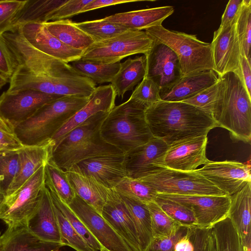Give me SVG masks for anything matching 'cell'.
I'll use <instances>...</instances> for the list:
<instances>
[{"mask_svg": "<svg viewBox=\"0 0 251 251\" xmlns=\"http://www.w3.org/2000/svg\"><path fill=\"white\" fill-rule=\"evenodd\" d=\"M153 44L152 39L145 31L129 30L110 39L94 42L83 51L80 59L103 63H116L130 55H146Z\"/></svg>", "mask_w": 251, "mask_h": 251, "instance_id": "9c48e42d", "label": "cell"}, {"mask_svg": "<svg viewBox=\"0 0 251 251\" xmlns=\"http://www.w3.org/2000/svg\"><path fill=\"white\" fill-rule=\"evenodd\" d=\"M70 65L77 74L87 77L95 84H101L111 82L119 70L121 63H103L80 59Z\"/></svg>", "mask_w": 251, "mask_h": 251, "instance_id": "836d02e7", "label": "cell"}, {"mask_svg": "<svg viewBox=\"0 0 251 251\" xmlns=\"http://www.w3.org/2000/svg\"><path fill=\"white\" fill-rule=\"evenodd\" d=\"M230 197L228 217L243 240L251 236V182Z\"/></svg>", "mask_w": 251, "mask_h": 251, "instance_id": "f1b7e54d", "label": "cell"}, {"mask_svg": "<svg viewBox=\"0 0 251 251\" xmlns=\"http://www.w3.org/2000/svg\"><path fill=\"white\" fill-rule=\"evenodd\" d=\"M138 1L137 0H92L83 7L80 13L109 6Z\"/></svg>", "mask_w": 251, "mask_h": 251, "instance_id": "11a10c76", "label": "cell"}, {"mask_svg": "<svg viewBox=\"0 0 251 251\" xmlns=\"http://www.w3.org/2000/svg\"><path fill=\"white\" fill-rule=\"evenodd\" d=\"M0 251H59L61 243L43 241L26 227L8 229L1 234Z\"/></svg>", "mask_w": 251, "mask_h": 251, "instance_id": "4316f807", "label": "cell"}, {"mask_svg": "<svg viewBox=\"0 0 251 251\" xmlns=\"http://www.w3.org/2000/svg\"><path fill=\"white\" fill-rule=\"evenodd\" d=\"M235 73L239 77L249 95L251 96V64L244 56H241L239 67Z\"/></svg>", "mask_w": 251, "mask_h": 251, "instance_id": "db71d44e", "label": "cell"}, {"mask_svg": "<svg viewBox=\"0 0 251 251\" xmlns=\"http://www.w3.org/2000/svg\"><path fill=\"white\" fill-rule=\"evenodd\" d=\"M191 227L182 225L171 235L161 238H153L145 251H174L175 245L182 237L187 235Z\"/></svg>", "mask_w": 251, "mask_h": 251, "instance_id": "c3c4849f", "label": "cell"}, {"mask_svg": "<svg viewBox=\"0 0 251 251\" xmlns=\"http://www.w3.org/2000/svg\"><path fill=\"white\" fill-rule=\"evenodd\" d=\"M1 233L0 232V249L1 244Z\"/></svg>", "mask_w": 251, "mask_h": 251, "instance_id": "03108f58", "label": "cell"}, {"mask_svg": "<svg viewBox=\"0 0 251 251\" xmlns=\"http://www.w3.org/2000/svg\"><path fill=\"white\" fill-rule=\"evenodd\" d=\"M48 31L66 45L83 51L94 43L87 33L69 20H61L43 24Z\"/></svg>", "mask_w": 251, "mask_h": 251, "instance_id": "4dcf8cb0", "label": "cell"}, {"mask_svg": "<svg viewBox=\"0 0 251 251\" xmlns=\"http://www.w3.org/2000/svg\"><path fill=\"white\" fill-rule=\"evenodd\" d=\"M236 34L240 43L241 54L251 63V0H243V5L235 24Z\"/></svg>", "mask_w": 251, "mask_h": 251, "instance_id": "ab89813d", "label": "cell"}, {"mask_svg": "<svg viewBox=\"0 0 251 251\" xmlns=\"http://www.w3.org/2000/svg\"><path fill=\"white\" fill-rule=\"evenodd\" d=\"M208 230L197 227L192 229L190 237L194 245V251H203L205 238Z\"/></svg>", "mask_w": 251, "mask_h": 251, "instance_id": "9f6ffc18", "label": "cell"}, {"mask_svg": "<svg viewBox=\"0 0 251 251\" xmlns=\"http://www.w3.org/2000/svg\"><path fill=\"white\" fill-rule=\"evenodd\" d=\"M146 73L145 55L128 58L121 63L119 70L111 81L116 95L123 99L126 92L133 90L134 87L143 80Z\"/></svg>", "mask_w": 251, "mask_h": 251, "instance_id": "f546056e", "label": "cell"}, {"mask_svg": "<svg viewBox=\"0 0 251 251\" xmlns=\"http://www.w3.org/2000/svg\"><path fill=\"white\" fill-rule=\"evenodd\" d=\"M45 184L50 191L67 205L75 197L66 175V172L56 165L50 159L44 166Z\"/></svg>", "mask_w": 251, "mask_h": 251, "instance_id": "e575fe53", "label": "cell"}, {"mask_svg": "<svg viewBox=\"0 0 251 251\" xmlns=\"http://www.w3.org/2000/svg\"><path fill=\"white\" fill-rule=\"evenodd\" d=\"M157 196L190 208L194 214L197 228L200 229H210L228 216L231 197L227 194L187 196L157 194Z\"/></svg>", "mask_w": 251, "mask_h": 251, "instance_id": "30bf717a", "label": "cell"}, {"mask_svg": "<svg viewBox=\"0 0 251 251\" xmlns=\"http://www.w3.org/2000/svg\"><path fill=\"white\" fill-rule=\"evenodd\" d=\"M207 135L182 140L169 146L161 166L168 169L190 171L208 160L205 155Z\"/></svg>", "mask_w": 251, "mask_h": 251, "instance_id": "9a60e30c", "label": "cell"}, {"mask_svg": "<svg viewBox=\"0 0 251 251\" xmlns=\"http://www.w3.org/2000/svg\"><path fill=\"white\" fill-rule=\"evenodd\" d=\"M119 194L124 195L146 204L155 201L157 192L152 187L137 178L125 177L114 189Z\"/></svg>", "mask_w": 251, "mask_h": 251, "instance_id": "f35d334b", "label": "cell"}, {"mask_svg": "<svg viewBox=\"0 0 251 251\" xmlns=\"http://www.w3.org/2000/svg\"><path fill=\"white\" fill-rule=\"evenodd\" d=\"M44 166L19 189L5 196L0 205V220L8 229L27 227L37 211L45 186Z\"/></svg>", "mask_w": 251, "mask_h": 251, "instance_id": "8992f818", "label": "cell"}, {"mask_svg": "<svg viewBox=\"0 0 251 251\" xmlns=\"http://www.w3.org/2000/svg\"><path fill=\"white\" fill-rule=\"evenodd\" d=\"M0 130L10 133H14L13 128L0 117Z\"/></svg>", "mask_w": 251, "mask_h": 251, "instance_id": "680465c9", "label": "cell"}, {"mask_svg": "<svg viewBox=\"0 0 251 251\" xmlns=\"http://www.w3.org/2000/svg\"><path fill=\"white\" fill-rule=\"evenodd\" d=\"M195 171L231 196L246 183L251 182V165L235 161L208 160L204 166Z\"/></svg>", "mask_w": 251, "mask_h": 251, "instance_id": "7c38bea8", "label": "cell"}, {"mask_svg": "<svg viewBox=\"0 0 251 251\" xmlns=\"http://www.w3.org/2000/svg\"><path fill=\"white\" fill-rule=\"evenodd\" d=\"M26 228L43 241L61 243L57 220L49 189L45 186L38 208L30 219ZM62 244V243H61Z\"/></svg>", "mask_w": 251, "mask_h": 251, "instance_id": "7402d4cb", "label": "cell"}, {"mask_svg": "<svg viewBox=\"0 0 251 251\" xmlns=\"http://www.w3.org/2000/svg\"><path fill=\"white\" fill-rule=\"evenodd\" d=\"M221 85V80L219 78L218 81L210 87L182 102L193 105L211 116L212 107L218 97Z\"/></svg>", "mask_w": 251, "mask_h": 251, "instance_id": "bcb514c9", "label": "cell"}, {"mask_svg": "<svg viewBox=\"0 0 251 251\" xmlns=\"http://www.w3.org/2000/svg\"><path fill=\"white\" fill-rule=\"evenodd\" d=\"M60 97L31 89L3 92L0 96V117L14 129L44 104Z\"/></svg>", "mask_w": 251, "mask_h": 251, "instance_id": "8fae6325", "label": "cell"}, {"mask_svg": "<svg viewBox=\"0 0 251 251\" xmlns=\"http://www.w3.org/2000/svg\"><path fill=\"white\" fill-rule=\"evenodd\" d=\"M16 65L40 75L61 77L77 74L71 65L48 55L31 46L15 27L2 35Z\"/></svg>", "mask_w": 251, "mask_h": 251, "instance_id": "ba28073f", "label": "cell"}, {"mask_svg": "<svg viewBox=\"0 0 251 251\" xmlns=\"http://www.w3.org/2000/svg\"><path fill=\"white\" fill-rule=\"evenodd\" d=\"M5 197V195L0 192V205L2 202Z\"/></svg>", "mask_w": 251, "mask_h": 251, "instance_id": "be15d7a7", "label": "cell"}, {"mask_svg": "<svg viewBox=\"0 0 251 251\" xmlns=\"http://www.w3.org/2000/svg\"><path fill=\"white\" fill-rule=\"evenodd\" d=\"M210 231L215 251H241V238L228 217L214 225Z\"/></svg>", "mask_w": 251, "mask_h": 251, "instance_id": "d590c367", "label": "cell"}, {"mask_svg": "<svg viewBox=\"0 0 251 251\" xmlns=\"http://www.w3.org/2000/svg\"><path fill=\"white\" fill-rule=\"evenodd\" d=\"M92 0H67L49 16L48 22L65 20L80 13L81 10Z\"/></svg>", "mask_w": 251, "mask_h": 251, "instance_id": "681fc988", "label": "cell"}, {"mask_svg": "<svg viewBox=\"0 0 251 251\" xmlns=\"http://www.w3.org/2000/svg\"><path fill=\"white\" fill-rule=\"evenodd\" d=\"M212 107L211 116L217 126L227 130L231 137L246 143L251 139V96L238 75L226 74Z\"/></svg>", "mask_w": 251, "mask_h": 251, "instance_id": "7a4b0ae2", "label": "cell"}, {"mask_svg": "<svg viewBox=\"0 0 251 251\" xmlns=\"http://www.w3.org/2000/svg\"><path fill=\"white\" fill-rule=\"evenodd\" d=\"M19 168L18 151L0 154V192L5 196Z\"/></svg>", "mask_w": 251, "mask_h": 251, "instance_id": "ee69618b", "label": "cell"}, {"mask_svg": "<svg viewBox=\"0 0 251 251\" xmlns=\"http://www.w3.org/2000/svg\"><path fill=\"white\" fill-rule=\"evenodd\" d=\"M168 148L163 140L153 137L146 143L124 153L128 176L139 178L164 168L162 159Z\"/></svg>", "mask_w": 251, "mask_h": 251, "instance_id": "e0dca14e", "label": "cell"}, {"mask_svg": "<svg viewBox=\"0 0 251 251\" xmlns=\"http://www.w3.org/2000/svg\"><path fill=\"white\" fill-rule=\"evenodd\" d=\"M241 251H251V236L241 240Z\"/></svg>", "mask_w": 251, "mask_h": 251, "instance_id": "91938a15", "label": "cell"}, {"mask_svg": "<svg viewBox=\"0 0 251 251\" xmlns=\"http://www.w3.org/2000/svg\"><path fill=\"white\" fill-rule=\"evenodd\" d=\"M153 137L168 145L188 138L207 135L217 125L212 117L190 104L160 100L145 111Z\"/></svg>", "mask_w": 251, "mask_h": 251, "instance_id": "6da1fadb", "label": "cell"}, {"mask_svg": "<svg viewBox=\"0 0 251 251\" xmlns=\"http://www.w3.org/2000/svg\"><path fill=\"white\" fill-rule=\"evenodd\" d=\"M17 27L31 46L48 55L68 64L81 57L82 50L62 42L52 35L43 24L30 23Z\"/></svg>", "mask_w": 251, "mask_h": 251, "instance_id": "2e32d148", "label": "cell"}, {"mask_svg": "<svg viewBox=\"0 0 251 251\" xmlns=\"http://www.w3.org/2000/svg\"><path fill=\"white\" fill-rule=\"evenodd\" d=\"M145 31L154 42L166 45L174 51L182 76L207 70L214 71L211 43L200 40L195 35L169 30L162 25Z\"/></svg>", "mask_w": 251, "mask_h": 251, "instance_id": "5b68a950", "label": "cell"}, {"mask_svg": "<svg viewBox=\"0 0 251 251\" xmlns=\"http://www.w3.org/2000/svg\"><path fill=\"white\" fill-rule=\"evenodd\" d=\"M49 191L53 202L60 210L77 233L93 251H100L103 247L90 232L83 223L69 206L63 202L54 192L49 190Z\"/></svg>", "mask_w": 251, "mask_h": 251, "instance_id": "60d3db41", "label": "cell"}, {"mask_svg": "<svg viewBox=\"0 0 251 251\" xmlns=\"http://www.w3.org/2000/svg\"><path fill=\"white\" fill-rule=\"evenodd\" d=\"M15 69L12 54L2 36H0V73L10 79Z\"/></svg>", "mask_w": 251, "mask_h": 251, "instance_id": "f907efd6", "label": "cell"}, {"mask_svg": "<svg viewBox=\"0 0 251 251\" xmlns=\"http://www.w3.org/2000/svg\"><path fill=\"white\" fill-rule=\"evenodd\" d=\"M24 146L14 133L0 130V154L19 151Z\"/></svg>", "mask_w": 251, "mask_h": 251, "instance_id": "f5cc1de1", "label": "cell"}, {"mask_svg": "<svg viewBox=\"0 0 251 251\" xmlns=\"http://www.w3.org/2000/svg\"><path fill=\"white\" fill-rule=\"evenodd\" d=\"M53 144L51 141L40 146H24L18 151V172L10 185L6 194L13 193L23 185L50 159Z\"/></svg>", "mask_w": 251, "mask_h": 251, "instance_id": "cb8c5ba5", "label": "cell"}, {"mask_svg": "<svg viewBox=\"0 0 251 251\" xmlns=\"http://www.w3.org/2000/svg\"><path fill=\"white\" fill-rule=\"evenodd\" d=\"M75 24L90 36L94 42L104 41L131 30L103 19L75 23Z\"/></svg>", "mask_w": 251, "mask_h": 251, "instance_id": "8d00e7d4", "label": "cell"}, {"mask_svg": "<svg viewBox=\"0 0 251 251\" xmlns=\"http://www.w3.org/2000/svg\"><path fill=\"white\" fill-rule=\"evenodd\" d=\"M53 204L59 226L61 243L64 246H69L76 251H93L73 227L58 207L53 202Z\"/></svg>", "mask_w": 251, "mask_h": 251, "instance_id": "b9f144b4", "label": "cell"}, {"mask_svg": "<svg viewBox=\"0 0 251 251\" xmlns=\"http://www.w3.org/2000/svg\"><path fill=\"white\" fill-rule=\"evenodd\" d=\"M243 0H230L228 1L221 18L218 29H223L230 25L236 24L239 17Z\"/></svg>", "mask_w": 251, "mask_h": 251, "instance_id": "816d5d0a", "label": "cell"}, {"mask_svg": "<svg viewBox=\"0 0 251 251\" xmlns=\"http://www.w3.org/2000/svg\"><path fill=\"white\" fill-rule=\"evenodd\" d=\"M68 205L103 247L109 251H132L101 215L78 196Z\"/></svg>", "mask_w": 251, "mask_h": 251, "instance_id": "4fadbf2b", "label": "cell"}, {"mask_svg": "<svg viewBox=\"0 0 251 251\" xmlns=\"http://www.w3.org/2000/svg\"><path fill=\"white\" fill-rule=\"evenodd\" d=\"M67 0H26L12 23V28L30 23L48 22L50 14Z\"/></svg>", "mask_w": 251, "mask_h": 251, "instance_id": "1f68e13d", "label": "cell"}, {"mask_svg": "<svg viewBox=\"0 0 251 251\" xmlns=\"http://www.w3.org/2000/svg\"><path fill=\"white\" fill-rule=\"evenodd\" d=\"M219 79L214 71L207 70L182 76L169 87L160 91L161 100L182 101L210 87Z\"/></svg>", "mask_w": 251, "mask_h": 251, "instance_id": "603a6c76", "label": "cell"}, {"mask_svg": "<svg viewBox=\"0 0 251 251\" xmlns=\"http://www.w3.org/2000/svg\"><path fill=\"white\" fill-rule=\"evenodd\" d=\"M146 205L150 212L153 238L169 236L182 226L167 215L155 201Z\"/></svg>", "mask_w": 251, "mask_h": 251, "instance_id": "74e56055", "label": "cell"}, {"mask_svg": "<svg viewBox=\"0 0 251 251\" xmlns=\"http://www.w3.org/2000/svg\"><path fill=\"white\" fill-rule=\"evenodd\" d=\"M146 108L130 98L115 106L101 125V137L124 153L146 143L153 137L145 119Z\"/></svg>", "mask_w": 251, "mask_h": 251, "instance_id": "277c9868", "label": "cell"}, {"mask_svg": "<svg viewBox=\"0 0 251 251\" xmlns=\"http://www.w3.org/2000/svg\"><path fill=\"white\" fill-rule=\"evenodd\" d=\"M145 56V77L153 81L160 89L173 84L182 76L176 55L166 45L154 42Z\"/></svg>", "mask_w": 251, "mask_h": 251, "instance_id": "ac0fdd59", "label": "cell"}, {"mask_svg": "<svg viewBox=\"0 0 251 251\" xmlns=\"http://www.w3.org/2000/svg\"><path fill=\"white\" fill-rule=\"evenodd\" d=\"M116 96L111 84L96 87L90 96L88 102L76 112L52 137L51 141L53 147L68 132L91 117L100 112H110L115 106Z\"/></svg>", "mask_w": 251, "mask_h": 251, "instance_id": "44dd1931", "label": "cell"}, {"mask_svg": "<svg viewBox=\"0 0 251 251\" xmlns=\"http://www.w3.org/2000/svg\"><path fill=\"white\" fill-rule=\"evenodd\" d=\"M26 0H0V36L10 30L13 21Z\"/></svg>", "mask_w": 251, "mask_h": 251, "instance_id": "7dc6e473", "label": "cell"}, {"mask_svg": "<svg viewBox=\"0 0 251 251\" xmlns=\"http://www.w3.org/2000/svg\"><path fill=\"white\" fill-rule=\"evenodd\" d=\"M203 251H215V248L211 246H205L203 248Z\"/></svg>", "mask_w": 251, "mask_h": 251, "instance_id": "6125c7cd", "label": "cell"}, {"mask_svg": "<svg viewBox=\"0 0 251 251\" xmlns=\"http://www.w3.org/2000/svg\"><path fill=\"white\" fill-rule=\"evenodd\" d=\"M89 98L63 96L49 102L29 119L15 127L14 134L25 146L47 144L64 124L88 102Z\"/></svg>", "mask_w": 251, "mask_h": 251, "instance_id": "3957f363", "label": "cell"}, {"mask_svg": "<svg viewBox=\"0 0 251 251\" xmlns=\"http://www.w3.org/2000/svg\"><path fill=\"white\" fill-rule=\"evenodd\" d=\"M185 236L180 238L176 244L174 251H194V245L191 239L192 229Z\"/></svg>", "mask_w": 251, "mask_h": 251, "instance_id": "6f0895ef", "label": "cell"}, {"mask_svg": "<svg viewBox=\"0 0 251 251\" xmlns=\"http://www.w3.org/2000/svg\"><path fill=\"white\" fill-rule=\"evenodd\" d=\"M10 79L0 73V89H1Z\"/></svg>", "mask_w": 251, "mask_h": 251, "instance_id": "94428289", "label": "cell"}, {"mask_svg": "<svg viewBox=\"0 0 251 251\" xmlns=\"http://www.w3.org/2000/svg\"><path fill=\"white\" fill-rule=\"evenodd\" d=\"M157 194L177 195H227L195 170L182 171L164 168L137 178Z\"/></svg>", "mask_w": 251, "mask_h": 251, "instance_id": "52a82bcc", "label": "cell"}, {"mask_svg": "<svg viewBox=\"0 0 251 251\" xmlns=\"http://www.w3.org/2000/svg\"><path fill=\"white\" fill-rule=\"evenodd\" d=\"M174 12L173 6H164L118 13L103 19L131 30H142L161 25L163 22Z\"/></svg>", "mask_w": 251, "mask_h": 251, "instance_id": "484cf974", "label": "cell"}, {"mask_svg": "<svg viewBox=\"0 0 251 251\" xmlns=\"http://www.w3.org/2000/svg\"><path fill=\"white\" fill-rule=\"evenodd\" d=\"M121 153H124L106 143L100 132L66 153L50 159L62 170L67 172L74 165L82 160L98 156Z\"/></svg>", "mask_w": 251, "mask_h": 251, "instance_id": "d4e9b609", "label": "cell"}, {"mask_svg": "<svg viewBox=\"0 0 251 251\" xmlns=\"http://www.w3.org/2000/svg\"><path fill=\"white\" fill-rule=\"evenodd\" d=\"M159 206L170 217L182 225L197 227L196 220L193 211L177 202L157 196L155 201Z\"/></svg>", "mask_w": 251, "mask_h": 251, "instance_id": "7bdbcfd3", "label": "cell"}, {"mask_svg": "<svg viewBox=\"0 0 251 251\" xmlns=\"http://www.w3.org/2000/svg\"><path fill=\"white\" fill-rule=\"evenodd\" d=\"M119 195L131 217L140 250L145 251L153 239L150 215L148 207L146 204L138 200Z\"/></svg>", "mask_w": 251, "mask_h": 251, "instance_id": "d6a6232c", "label": "cell"}, {"mask_svg": "<svg viewBox=\"0 0 251 251\" xmlns=\"http://www.w3.org/2000/svg\"><path fill=\"white\" fill-rule=\"evenodd\" d=\"M69 171L91 177L109 189H114L128 176L124 153L88 158L75 164Z\"/></svg>", "mask_w": 251, "mask_h": 251, "instance_id": "5bb4252c", "label": "cell"}, {"mask_svg": "<svg viewBox=\"0 0 251 251\" xmlns=\"http://www.w3.org/2000/svg\"><path fill=\"white\" fill-rule=\"evenodd\" d=\"M211 44L214 71L218 77L230 72L236 73L242 54L235 24L215 31Z\"/></svg>", "mask_w": 251, "mask_h": 251, "instance_id": "d6986e66", "label": "cell"}, {"mask_svg": "<svg viewBox=\"0 0 251 251\" xmlns=\"http://www.w3.org/2000/svg\"><path fill=\"white\" fill-rule=\"evenodd\" d=\"M100 251H108V250H107L105 248L102 247V249L100 250Z\"/></svg>", "mask_w": 251, "mask_h": 251, "instance_id": "e7e4bbea", "label": "cell"}, {"mask_svg": "<svg viewBox=\"0 0 251 251\" xmlns=\"http://www.w3.org/2000/svg\"><path fill=\"white\" fill-rule=\"evenodd\" d=\"M101 215L132 251H141L129 212L120 195L114 189L109 190Z\"/></svg>", "mask_w": 251, "mask_h": 251, "instance_id": "ffe728a7", "label": "cell"}, {"mask_svg": "<svg viewBox=\"0 0 251 251\" xmlns=\"http://www.w3.org/2000/svg\"><path fill=\"white\" fill-rule=\"evenodd\" d=\"M66 173L75 195L101 214L110 189L91 177L72 171Z\"/></svg>", "mask_w": 251, "mask_h": 251, "instance_id": "83f0119b", "label": "cell"}, {"mask_svg": "<svg viewBox=\"0 0 251 251\" xmlns=\"http://www.w3.org/2000/svg\"><path fill=\"white\" fill-rule=\"evenodd\" d=\"M160 91V88L153 81L145 76L130 98L148 108L161 100Z\"/></svg>", "mask_w": 251, "mask_h": 251, "instance_id": "f6af8a7d", "label": "cell"}]
</instances>
